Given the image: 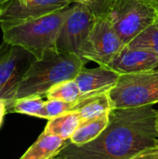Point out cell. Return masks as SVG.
Here are the masks:
<instances>
[{"mask_svg":"<svg viewBox=\"0 0 158 159\" xmlns=\"http://www.w3.org/2000/svg\"><path fill=\"white\" fill-rule=\"evenodd\" d=\"M113 110L109 92L83 96L73 108V111L79 115L82 122L109 115Z\"/></svg>","mask_w":158,"mask_h":159,"instance_id":"7c38bea8","label":"cell"},{"mask_svg":"<svg viewBox=\"0 0 158 159\" xmlns=\"http://www.w3.org/2000/svg\"><path fill=\"white\" fill-rule=\"evenodd\" d=\"M157 110L153 105L114 109L107 128L94 141L68 142L55 159H129L158 143Z\"/></svg>","mask_w":158,"mask_h":159,"instance_id":"6da1fadb","label":"cell"},{"mask_svg":"<svg viewBox=\"0 0 158 159\" xmlns=\"http://www.w3.org/2000/svg\"><path fill=\"white\" fill-rule=\"evenodd\" d=\"M156 128H157V130H158V116H157V121H156Z\"/></svg>","mask_w":158,"mask_h":159,"instance_id":"d4e9b609","label":"cell"},{"mask_svg":"<svg viewBox=\"0 0 158 159\" xmlns=\"http://www.w3.org/2000/svg\"><path fill=\"white\" fill-rule=\"evenodd\" d=\"M35 58L21 47L3 41L0 45V100L7 111L16 100L20 84Z\"/></svg>","mask_w":158,"mask_h":159,"instance_id":"8992f818","label":"cell"},{"mask_svg":"<svg viewBox=\"0 0 158 159\" xmlns=\"http://www.w3.org/2000/svg\"><path fill=\"white\" fill-rule=\"evenodd\" d=\"M107 67L120 75L151 72L158 67V57L146 49L125 46Z\"/></svg>","mask_w":158,"mask_h":159,"instance_id":"30bf717a","label":"cell"},{"mask_svg":"<svg viewBox=\"0 0 158 159\" xmlns=\"http://www.w3.org/2000/svg\"><path fill=\"white\" fill-rule=\"evenodd\" d=\"M157 115H158V111H157Z\"/></svg>","mask_w":158,"mask_h":159,"instance_id":"484cf974","label":"cell"},{"mask_svg":"<svg viewBox=\"0 0 158 159\" xmlns=\"http://www.w3.org/2000/svg\"><path fill=\"white\" fill-rule=\"evenodd\" d=\"M70 1H71L72 3H74V4H75V3H82L83 0H70Z\"/></svg>","mask_w":158,"mask_h":159,"instance_id":"cb8c5ba5","label":"cell"},{"mask_svg":"<svg viewBox=\"0 0 158 159\" xmlns=\"http://www.w3.org/2000/svg\"><path fill=\"white\" fill-rule=\"evenodd\" d=\"M127 46L131 48L146 49L158 57V20Z\"/></svg>","mask_w":158,"mask_h":159,"instance_id":"ac0fdd59","label":"cell"},{"mask_svg":"<svg viewBox=\"0 0 158 159\" xmlns=\"http://www.w3.org/2000/svg\"><path fill=\"white\" fill-rule=\"evenodd\" d=\"M129 159H158V143L143 149Z\"/></svg>","mask_w":158,"mask_h":159,"instance_id":"44dd1931","label":"cell"},{"mask_svg":"<svg viewBox=\"0 0 158 159\" xmlns=\"http://www.w3.org/2000/svg\"><path fill=\"white\" fill-rule=\"evenodd\" d=\"M53 159H55V158H53Z\"/></svg>","mask_w":158,"mask_h":159,"instance_id":"4316f807","label":"cell"},{"mask_svg":"<svg viewBox=\"0 0 158 159\" xmlns=\"http://www.w3.org/2000/svg\"><path fill=\"white\" fill-rule=\"evenodd\" d=\"M7 112V103L0 100V128L3 124V121H4V117H5V115L6 113Z\"/></svg>","mask_w":158,"mask_h":159,"instance_id":"7402d4cb","label":"cell"},{"mask_svg":"<svg viewBox=\"0 0 158 159\" xmlns=\"http://www.w3.org/2000/svg\"><path fill=\"white\" fill-rule=\"evenodd\" d=\"M126 45L115 33L108 14L96 17L83 59L107 67Z\"/></svg>","mask_w":158,"mask_h":159,"instance_id":"ba28073f","label":"cell"},{"mask_svg":"<svg viewBox=\"0 0 158 159\" xmlns=\"http://www.w3.org/2000/svg\"><path fill=\"white\" fill-rule=\"evenodd\" d=\"M96 16L84 4L75 3L61 28L56 48L83 59Z\"/></svg>","mask_w":158,"mask_h":159,"instance_id":"52a82bcc","label":"cell"},{"mask_svg":"<svg viewBox=\"0 0 158 159\" xmlns=\"http://www.w3.org/2000/svg\"><path fill=\"white\" fill-rule=\"evenodd\" d=\"M10 0H0V9L2 8V7L5 5V4H7V2H9Z\"/></svg>","mask_w":158,"mask_h":159,"instance_id":"603a6c76","label":"cell"},{"mask_svg":"<svg viewBox=\"0 0 158 159\" xmlns=\"http://www.w3.org/2000/svg\"><path fill=\"white\" fill-rule=\"evenodd\" d=\"M75 102H67L60 100H47L45 104L46 111V119L49 120L53 117L59 116L61 115L66 114L68 112H72L74 107Z\"/></svg>","mask_w":158,"mask_h":159,"instance_id":"d6986e66","label":"cell"},{"mask_svg":"<svg viewBox=\"0 0 158 159\" xmlns=\"http://www.w3.org/2000/svg\"><path fill=\"white\" fill-rule=\"evenodd\" d=\"M46 97L47 100H60L67 102H75L83 96L77 83L73 79L54 86L47 91Z\"/></svg>","mask_w":158,"mask_h":159,"instance_id":"e0dca14e","label":"cell"},{"mask_svg":"<svg viewBox=\"0 0 158 159\" xmlns=\"http://www.w3.org/2000/svg\"><path fill=\"white\" fill-rule=\"evenodd\" d=\"M81 123L82 121L79 115L76 112L72 111L49 119L44 132L69 141Z\"/></svg>","mask_w":158,"mask_h":159,"instance_id":"9a60e30c","label":"cell"},{"mask_svg":"<svg viewBox=\"0 0 158 159\" xmlns=\"http://www.w3.org/2000/svg\"><path fill=\"white\" fill-rule=\"evenodd\" d=\"M124 45L158 20V0H114L107 13Z\"/></svg>","mask_w":158,"mask_h":159,"instance_id":"277c9868","label":"cell"},{"mask_svg":"<svg viewBox=\"0 0 158 159\" xmlns=\"http://www.w3.org/2000/svg\"><path fill=\"white\" fill-rule=\"evenodd\" d=\"M70 141V140H69ZM69 141H65L56 135L42 132L38 139L30 146L20 159H53Z\"/></svg>","mask_w":158,"mask_h":159,"instance_id":"4fadbf2b","label":"cell"},{"mask_svg":"<svg viewBox=\"0 0 158 159\" xmlns=\"http://www.w3.org/2000/svg\"><path fill=\"white\" fill-rule=\"evenodd\" d=\"M70 7L3 30V41L21 47L35 59L56 47L61 28Z\"/></svg>","mask_w":158,"mask_h":159,"instance_id":"3957f363","label":"cell"},{"mask_svg":"<svg viewBox=\"0 0 158 159\" xmlns=\"http://www.w3.org/2000/svg\"><path fill=\"white\" fill-rule=\"evenodd\" d=\"M114 109L142 107L158 102V71L123 75L109 91Z\"/></svg>","mask_w":158,"mask_h":159,"instance_id":"5b68a950","label":"cell"},{"mask_svg":"<svg viewBox=\"0 0 158 159\" xmlns=\"http://www.w3.org/2000/svg\"><path fill=\"white\" fill-rule=\"evenodd\" d=\"M120 75L112 69L100 66L92 69L82 68L74 81L77 83L82 96L109 92L118 82Z\"/></svg>","mask_w":158,"mask_h":159,"instance_id":"8fae6325","label":"cell"},{"mask_svg":"<svg viewBox=\"0 0 158 159\" xmlns=\"http://www.w3.org/2000/svg\"><path fill=\"white\" fill-rule=\"evenodd\" d=\"M46 101L42 96H30L16 100L7 112H14L46 119Z\"/></svg>","mask_w":158,"mask_h":159,"instance_id":"2e32d148","label":"cell"},{"mask_svg":"<svg viewBox=\"0 0 158 159\" xmlns=\"http://www.w3.org/2000/svg\"><path fill=\"white\" fill-rule=\"evenodd\" d=\"M87 62L81 57L56 47L48 48L40 59H34L29 66L18 89L16 100L30 96H46L54 86L74 79Z\"/></svg>","mask_w":158,"mask_h":159,"instance_id":"7a4b0ae2","label":"cell"},{"mask_svg":"<svg viewBox=\"0 0 158 159\" xmlns=\"http://www.w3.org/2000/svg\"><path fill=\"white\" fill-rule=\"evenodd\" d=\"M70 0H10L0 9L3 30L69 7Z\"/></svg>","mask_w":158,"mask_h":159,"instance_id":"9c48e42d","label":"cell"},{"mask_svg":"<svg viewBox=\"0 0 158 159\" xmlns=\"http://www.w3.org/2000/svg\"><path fill=\"white\" fill-rule=\"evenodd\" d=\"M114 0H83L82 4L86 5L93 14L98 16L106 15L113 4Z\"/></svg>","mask_w":158,"mask_h":159,"instance_id":"ffe728a7","label":"cell"},{"mask_svg":"<svg viewBox=\"0 0 158 159\" xmlns=\"http://www.w3.org/2000/svg\"><path fill=\"white\" fill-rule=\"evenodd\" d=\"M110 114L82 122L71 137L70 143L80 146L96 140L107 128L110 120Z\"/></svg>","mask_w":158,"mask_h":159,"instance_id":"5bb4252c","label":"cell"}]
</instances>
